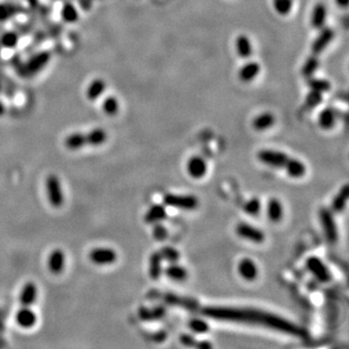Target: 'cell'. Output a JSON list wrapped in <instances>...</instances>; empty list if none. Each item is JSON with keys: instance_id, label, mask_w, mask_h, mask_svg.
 <instances>
[{"instance_id": "6da1fadb", "label": "cell", "mask_w": 349, "mask_h": 349, "mask_svg": "<svg viewBox=\"0 0 349 349\" xmlns=\"http://www.w3.org/2000/svg\"><path fill=\"white\" fill-rule=\"evenodd\" d=\"M181 308L198 313L204 317L213 320L242 323L246 325L259 326L293 337L303 338L308 335L304 328L299 325L284 319L277 314H271L253 308L243 307H226V306H201L195 300L183 298Z\"/></svg>"}, {"instance_id": "7a4b0ae2", "label": "cell", "mask_w": 349, "mask_h": 349, "mask_svg": "<svg viewBox=\"0 0 349 349\" xmlns=\"http://www.w3.org/2000/svg\"><path fill=\"white\" fill-rule=\"evenodd\" d=\"M257 158L267 166L284 170L286 174L294 178L303 177L307 174V166L303 161L279 150L262 149L257 153Z\"/></svg>"}, {"instance_id": "3957f363", "label": "cell", "mask_w": 349, "mask_h": 349, "mask_svg": "<svg viewBox=\"0 0 349 349\" xmlns=\"http://www.w3.org/2000/svg\"><path fill=\"white\" fill-rule=\"evenodd\" d=\"M108 140V134L103 128H94L88 133H73L64 140V145L70 150H78L86 145H102Z\"/></svg>"}, {"instance_id": "277c9868", "label": "cell", "mask_w": 349, "mask_h": 349, "mask_svg": "<svg viewBox=\"0 0 349 349\" xmlns=\"http://www.w3.org/2000/svg\"><path fill=\"white\" fill-rule=\"evenodd\" d=\"M165 206L180 209V210H194L199 207V199L195 195L190 194H174L168 193L163 198Z\"/></svg>"}, {"instance_id": "5b68a950", "label": "cell", "mask_w": 349, "mask_h": 349, "mask_svg": "<svg viewBox=\"0 0 349 349\" xmlns=\"http://www.w3.org/2000/svg\"><path fill=\"white\" fill-rule=\"evenodd\" d=\"M46 192L50 204L55 208H60L65 201L61 182L57 174H50L46 178Z\"/></svg>"}, {"instance_id": "8992f818", "label": "cell", "mask_w": 349, "mask_h": 349, "mask_svg": "<svg viewBox=\"0 0 349 349\" xmlns=\"http://www.w3.org/2000/svg\"><path fill=\"white\" fill-rule=\"evenodd\" d=\"M319 219L327 241L331 244H336L339 240V232L333 210L329 209H321L319 212Z\"/></svg>"}, {"instance_id": "52a82bcc", "label": "cell", "mask_w": 349, "mask_h": 349, "mask_svg": "<svg viewBox=\"0 0 349 349\" xmlns=\"http://www.w3.org/2000/svg\"><path fill=\"white\" fill-rule=\"evenodd\" d=\"M308 271L321 283H328L332 280V274L326 264L318 257L311 256L306 261Z\"/></svg>"}, {"instance_id": "ba28073f", "label": "cell", "mask_w": 349, "mask_h": 349, "mask_svg": "<svg viewBox=\"0 0 349 349\" xmlns=\"http://www.w3.org/2000/svg\"><path fill=\"white\" fill-rule=\"evenodd\" d=\"M236 234L241 239L255 244H263L266 239L262 230L247 222H241L236 226Z\"/></svg>"}, {"instance_id": "9c48e42d", "label": "cell", "mask_w": 349, "mask_h": 349, "mask_svg": "<svg viewBox=\"0 0 349 349\" xmlns=\"http://www.w3.org/2000/svg\"><path fill=\"white\" fill-rule=\"evenodd\" d=\"M88 258L97 266H109L116 262L117 253L111 247H96L89 252Z\"/></svg>"}, {"instance_id": "30bf717a", "label": "cell", "mask_w": 349, "mask_h": 349, "mask_svg": "<svg viewBox=\"0 0 349 349\" xmlns=\"http://www.w3.org/2000/svg\"><path fill=\"white\" fill-rule=\"evenodd\" d=\"M239 276L245 281L251 282L256 280L259 275V269L255 261L249 257L242 258L237 266Z\"/></svg>"}, {"instance_id": "8fae6325", "label": "cell", "mask_w": 349, "mask_h": 349, "mask_svg": "<svg viewBox=\"0 0 349 349\" xmlns=\"http://www.w3.org/2000/svg\"><path fill=\"white\" fill-rule=\"evenodd\" d=\"M187 174L194 179H201L208 173V164L201 156H192L186 165Z\"/></svg>"}, {"instance_id": "7c38bea8", "label": "cell", "mask_w": 349, "mask_h": 349, "mask_svg": "<svg viewBox=\"0 0 349 349\" xmlns=\"http://www.w3.org/2000/svg\"><path fill=\"white\" fill-rule=\"evenodd\" d=\"M335 32L330 28H324L319 35L316 37L312 46V54L319 57L333 41Z\"/></svg>"}, {"instance_id": "4fadbf2b", "label": "cell", "mask_w": 349, "mask_h": 349, "mask_svg": "<svg viewBox=\"0 0 349 349\" xmlns=\"http://www.w3.org/2000/svg\"><path fill=\"white\" fill-rule=\"evenodd\" d=\"M65 253L61 249L53 250L48 258V269L53 275H60L65 269Z\"/></svg>"}, {"instance_id": "5bb4252c", "label": "cell", "mask_w": 349, "mask_h": 349, "mask_svg": "<svg viewBox=\"0 0 349 349\" xmlns=\"http://www.w3.org/2000/svg\"><path fill=\"white\" fill-rule=\"evenodd\" d=\"M51 55L48 52L36 54L26 64L25 72L27 75H34L43 69L49 62Z\"/></svg>"}, {"instance_id": "9a60e30c", "label": "cell", "mask_w": 349, "mask_h": 349, "mask_svg": "<svg viewBox=\"0 0 349 349\" xmlns=\"http://www.w3.org/2000/svg\"><path fill=\"white\" fill-rule=\"evenodd\" d=\"M38 297V288L34 282H27L20 293V303L22 307L33 306Z\"/></svg>"}, {"instance_id": "2e32d148", "label": "cell", "mask_w": 349, "mask_h": 349, "mask_svg": "<svg viewBox=\"0 0 349 349\" xmlns=\"http://www.w3.org/2000/svg\"><path fill=\"white\" fill-rule=\"evenodd\" d=\"M16 322L25 329L32 328L37 322V315L29 307H22L16 314Z\"/></svg>"}, {"instance_id": "e0dca14e", "label": "cell", "mask_w": 349, "mask_h": 349, "mask_svg": "<svg viewBox=\"0 0 349 349\" xmlns=\"http://www.w3.org/2000/svg\"><path fill=\"white\" fill-rule=\"evenodd\" d=\"M167 209L164 205L155 204L146 210L145 214V221L148 224H156L166 219Z\"/></svg>"}, {"instance_id": "ac0fdd59", "label": "cell", "mask_w": 349, "mask_h": 349, "mask_svg": "<svg viewBox=\"0 0 349 349\" xmlns=\"http://www.w3.org/2000/svg\"><path fill=\"white\" fill-rule=\"evenodd\" d=\"M266 213L270 221L278 223L281 221L284 215V208L278 198H271L266 207Z\"/></svg>"}, {"instance_id": "d6986e66", "label": "cell", "mask_w": 349, "mask_h": 349, "mask_svg": "<svg viewBox=\"0 0 349 349\" xmlns=\"http://www.w3.org/2000/svg\"><path fill=\"white\" fill-rule=\"evenodd\" d=\"M275 122H276L275 116L270 112H264L258 115L252 120V127L257 131H264L274 126Z\"/></svg>"}, {"instance_id": "ffe728a7", "label": "cell", "mask_w": 349, "mask_h": 349, "mask_svg": "<svg viewBox=\"0 0 349 349\" xmlns=\"http://www.w3.org/2000/svg\"><path fill=\"white\" fill-rule=\"evenodd\" d=\"M261 66L256 61H249L245 63L239 71V78L244 83H249L253 81L260 73Z\"/></svg>"}, {"instance_id": "44dd1931", "label": "cell", "mask_w": 349, "mask_h": 349, "mask_svg": "<svg viewBox=\"0 0 349 349\" xmlns=\"http://www.w3.org/2000/svg\"><path fill=\"white\" fill-rule=\"evenodd\" d=\"M336 120H337L336 111L332 108H325L324 110L321 111L318 116V124L324 130L332 129L336 124Z\"/></svg>"}, {"instance_id": "7402d4cb", "label": "cell", "mask_w": 349, "mask_h": 349, "mask_svg": "<svg viewBox=\"0 0 349 349\" xmlns=\"http://www.w3.org/2000/svg\"><path fill=\"white\" fill-rule=\"evenodd\" d=\"M164 273L167 278L176 282L184 281L188 278L187 270L183 266L177 264V262L169 264V266L164 270Z\"/></svg>"}, {"instance_id": "603a6c76", "label": "cell", "mask_w": 349, "mask_h": 349, "mask_svg": "<svg viewBox=\"0 0 349 349\" xmlns=\"http://www.w3.org/2000/svg\"><path fill=\"white\" fill-rule=\"evenodd\" d=\"M163 259L159 252H153L149 257L148 274L153 280H157L161 277L163 272Z\"/></svg>"}, {"instance_id": "cb8c5ba5", "label": "cell", "mask_w": 349, "mask_h": 349, "mask_svg": "<svg viewBox=\"0 0 349 349\" xmlns=\"http://www.w3.org/2000/svg\"><path fill=\"white\" fill-rule=\"evenodd\" d=\"M327 19V8L326 6L319 2L314 6L312 13V26L316 29H321L324 27V24Z\"/></svg>"}, {"instance_id": "d4e9b609", "label": "cell", "mask_w": 349, "mask_h": 349, "mask_svg": "<svg viewBox=\"0 0 349 349\" xmlns=\"http://www.w3.org/2000/svg\"><path fill=\"white\" fill-rule=\"evenodd\" d=\"M106 90V83L102 79L93 80L87 88V97L88 100L94 101L98 99Z\"/></svg>"}, {"instance_id": "484cf974", "label": "cell", "mask_w": 349, "mask_h": 349, "mask_svg": "<svg viewBox=\"0 0 349 349\" xmlns=\"http://www.w3.org/2000/svg\"><path fill=\"white\" fill-rule=\"evenodd\" d=\"M236 50L238 56L242 58H248L252 55V44L246 35L241 34L236 40Z\"/></svg>"}, {"instance_id": "4316f807", "label": "cell", "mask_w": 349, "mask_h": 349, "mask_svg": "<svg viewBox=\"0 0 349 349\" xmlns=\"http://www.w3.org/2000/svg\"><path fill=\"white\" fill-rule=\"evenodd\" d=\"M349 185L346 184L344 185L338 194L335 196L333 202H332V210L336 212H341L347 206L348 200H349Z\"/></svg>"}, {"instance_id": "83f0119b", "label": "cell", "mask_w": 349, "mask_h": 349, "mask_svg": "<svg viewBox=\"0 0 349 349\" xmlns=\"http://www.w3.org/2000/svg\"><path fill=\"white\" fill-rule=\"evenodd\" d=\"M165 314V310L156 307V308H142L139 310L140 318L144 321H154L162 318Z\"/></svg>"}, {"instance_id": "f1b7e54d", "label": "cell", "mask_w": 349, "mask_h": 349, "mask_svg": "<svg viewBox=\"0 0 349 349\" xmlns=\"http://www.w3.org/2000/svg\"><path fill=\"white\" fill-rule=\"evenodd\" d=\"M21 8L11 3H0V22L7 21L20 13Z\"/></svg>"}, {"instance_id": "f546056e", "label": "cell", "mask_w": 349, "mask_h": 349, "mask_svg": "<svg viewBox=\"0 0 349 349\" xmlns=\"http://www.w3.org/2000/svg\"><path fill=\"white\" fill-rule=\"evenodd\" d=\"M318 66H319V57L312 54V56L308 58L304 66L302 67V75L307 79L311 78L318 68Z\"/></svg>"}, {"instance_id": "4dcf8cb0", "label": "cell", "mask_w": 349, "mask_h": 349, "mask_svg": "<svg viewBox=\"0 0 349 349\" xmlns=\"http://www.w3.org/2000/svg\"><path fill=\"white\" fill-rule=\"evenodd\" d=\"M61 18L68 24H74L79 20V12L73 4L66 3L61 9Z\"/></svg>"}, {"instance_id": "1f68e13d", "label": "cell", "mask_w": 349, "mask_h": 349, "mask_svg": "<svg viewBox=\"0 0 349 349\" xmlns=\"http://www.w3.org/2000/svg\"><path fill=\"white\" fill-rule=\"evenodd\" d=\"M102 109L106 115L111 116H116L119 111V102L116 97L108 96L102 103Z\"/></svg>"}, {"instance_id": "d6a6232c", "label": "cell", "mask_w": 349, "mask_h": 349, "mask_svg": "<svg viewBox=\"0 0 349 349\" xmlns=\"http://www.w3.org/2000/svg\"><path fill=\"white\" fill-rule=\"evenodd\" d=\"M158 252L160 253L163 261H165L169 264L177 262L180 257L178 250H176L173 246H164Z\"/></svg>"}, {"instance_id": "836d02e7", "label": "cell", "mask_w": 349, "mask_h": 349, "mask_svg": "<svg viewBox=\"0 0 349 349\" xmlns=\"http://www.w3.org/2000/svg\"><path fill=\"white\" fill-rule=\"evenodd\" d=\"M308 86L311 89L319 91L321 93L327 92L331 89V84L329 81L322 80V79H314L312 77L309 78Z\"/></svg>"}, {"instance_id": "e575fe53", "label": "cell", "mask_w": 349, "mask_h": 349, "mask_svg": "<svg viewBox=\"0 0 349 349\" xmlns=\"http://www.w3.org/2000/svg\"><path fill=\"white\" fill-rule=\"evenodd\" d=\"M189 328L192 332L198 334H205L209 330V324L205 319L202 318H193L189 321Z\"/></svg>"}, {"instance_id": "d590c367", "label": "cell", "mask_w": 349, "mask_h": 349, "mask_svg": "<svg viewBox=\"0 0 349 349\" xmlns=\"http://www.w3.org/2000/svg\"><path fill=\"white\" fill-rule=\"evenodd\" d=\"M244 210L249 215L257 216L260 214L262 210V205L258 198H251L245 202L244 205Z\"/></svg>"}, {"instance_id": "8d00e7d4", "label": "cell", "mask_w": 349, "mask_h": 349, "mask_svg": "<svg viewBox=\"0 0 349 349\" xmlns=\"http://www.w3.org/2000/svg\"><path fill=\"white\" fill-rule=\"evenodd\" d=\"M19 35L14 31H8L2 35L0 42L1 45L6 49H14L19 44Z\"/></svg>"}, {"instance_id": "74e56055", "label": "cell", "mask_w": 349, "mask_h": 349, "mask_svg": "<svg viewBox=\"0 0 349 349\" xmlns=\"http://www.w3.org/2000/svg\"><path fill=\"white\" fill-rule=\"evenodd\" d=\"M275 10L281 16L288 15L293 7V0H273Z\"/></svg>"}, {"instance_id": "f35d334b", "label": "cell", "mask_w": 349, "mask_h": 349, "mask_svg": "<svg viewBox=\"0 0 349 349\" xmlns=\"http://www.w3.org/2000/svg\"><path fill=\"white\" fill-rule=\"evenodd\" d=\"M323 93L316 91L314 89H311V91L308 93L306 97V105L310 109H314L316 106L320 104L323 99Z\"/></svg>"}, {"instance_id": "ab89813d", "label": "cell", "mask_w": 349, "mask_h": 349, "mask_svg": "<svg viewBox=\"0 0 349 349\" xmlns=\"http://www.w3.org/2000/svg\"><path fill=\"white\" fill-rule=\"evenodd\" d=\"M152 234H153V237L156 240L162 241V240L167 238L168 230L166 229L165 226H163V225H161L159 223H156V224H154V227H153V230H152Z\"/></svg>"}, {"instance_id": "60d3db41", "label": "cell", "mask_w": 349, "mask_h": 349, "mask_svg": "<svg viewBox=\"0 0 349 349\" xmlns=\"http://www.w3.org/2000/svg\"><path fill=\"white\" fill-rule=\"evenodd\" d=\"M194 342H195V340H193L191 337H189V336H183V337H181V343L182 344H184L185 346H190V343L192 344V345H194Z\"/></svg>"}, {"instance_id": "b9f144b4", "label": "cell", "mask_w": 349, "mask_h": 349, "mask_svg": "<svg viewBox=\"0 0 349 349\" xmlns=\"http://www.w3.org/2000/svg\"><path fill=\"white\" fill-rule=\"evenodd\" d=\"M336 2L342 8H346L349 5V0H336Z\"/></svg>"}]
</instances>
